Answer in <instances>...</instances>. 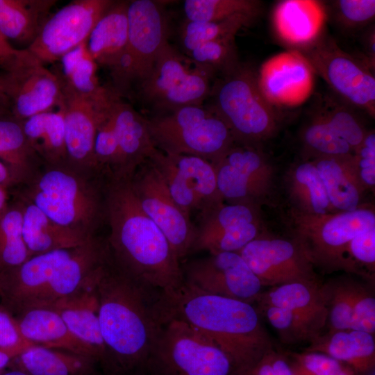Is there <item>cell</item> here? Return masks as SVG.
Listing matches in <instances>:
<instances>
[{
    "mask_svg": "<svg viewBox=\"0 0 375 375\" xmlns=\"http://www.w3.org/2000/svg\"><path fill=\"white\" fill-rule=\"evenodd\" d=\"M153 308L157 322H183L212 340L229 356L236 371L250 372L273 350L254 305L210 294L185 281L158 293Z\"/></svg>",
    "mask_w": 375,
    "mask_h": 375,
    "instance_id": "1",
    "label": "cell"
},
{
    "mask_svg": "<svg viewBox=\"0 0 375 375\" xmlns=\"http://www.w3.org/2000/svg\"><path fill=\"white\" fill-rule=\"evenodd\" d=\"M130 180L108 178L105 185L110 256L124 273L154 293L177 288L184 281L180 260L141 208Z\"/></svg>",
    "mask_w": 375,
    "mask_h": 375,
    "instance_id": "2",
    "label": "cell"
},
{
    "mask_svg": "<svg viewBox=\"0 0 375 375\" xmlns=\"http://www.w3.org/2000/svg\"><path fill=\"white\" fill-rule=\"evenodd\" d=\"M100 329L108 355L107 375L144 373L158 323L154 293L120 269L108 252L96 285Z\"/></svg>",
    "mask_w": 375,
    "mask_h": 375,
    "instance_id": "3",
    "label": "cell"
},
{
    "mask_svg": "<svg viewBox=\"0 0 375 375\" xmlns=\"http://www.w3.org/2000/svg\"><path fill=\"white\" fill-rule=\"evenodd\" d=\"M100 175L69 163L44 165L12 192L59 225L90 238L105 219V185L97 179Z\"/></svg>",
    "mask_w": 375,
    "mask_h": 375,
    "instance_id": "4",
    "label": "cell"
},
{
    "mask_svg": "<svg viewBox=\"0 0 375 375\" xmlns=\"http://www.w3.org/2000/svg\"><path fill=\"white\" fill-rule=\"evenodd\" d=\"M205 104L231 131L235 142L259 145L278 132L280 116L258 85L257 72L240 64L216 78Z\"/></svg>",
    "mask_w": 375,
    "mask_h": 375,
    "instance_id": "5",
    "label": "cell"
},
{
    "mask_svg": "<svg viewBox=\"0 0 375 375\" xmlns=\"http://www.w3.org/2000/svg\"><path fill=\"white\" fill-rule=\"evenodd\" d=\"M284 220L312 266L326 272L344 270L346 251L358 233L375 227V212L367 204L352 211L308 214L291 207Z\"/></svg>",
    "mask_w": 375,
    "mask_h": 375,
    "instance_id": "6",
    "label": "cell"
},
{
    "mask_svg": "<svg viewBox=\"0 0 375 375\" xmlns=\"http://www.w3.org/2000/svg\"><path fill=\"white\" fill-rule=\"evenodd\" d=\"M154 147L214 165L235 142L224 122L206 105L187 106L146 118Z\"/></svg>",
    "mask_w": 375,
    "mask_h": 375,
    "instance_id": "7",
    "label": "cell"
},
{
    "mask_svg": "<svg viewBox=\"0 0 375 375\" xmlns=\"http://www.w3.org/2000/svg\"><path fill=\"white\" fill-rule=\"evenodd\" d=\"M215 75L210 67L196 62L168 42L160 51L149 76L134 91L153 115H161L203 104Z\"/></svg>",
    "mask_w": 375,
    "mask_h": 375,
    "instance_id": "8",
    "label": "cell"
},
{
    "mask_svg": "<svg viewBox=\"0 0 375 375\" xmlns=\"http://www.w3.org/2000/svg\"><path fill=\"white\" fill-rule=\"evenodd\" d=\"M158 328L144 373L151 375H231L229 356L190 325L175 319Z\"/></svg>",
    "mask_w": 375,
    "mask_h": 375,
    "instance_id": "9",
    "label": "cell"
},
{
    "mask_svg": "<svg viewBox=\"0 0 375 375\" xmlns=\"http://www.w3.org/2000/svg\"><path fill=\"white\" fill-rule=\"evenodd\" d=\"M127 45L118 65L110 72L111 90L119 97L131 94L151 72L162 48L168 43L169 25L156 1H129Z\"/></svg>",
    "mask_w": 375,
    "mask_h": 375,
    "instance_id": "10",
    "label": "cell"
},
{
    "mask_svg": "<svg viewBox=\"0 0 375 375\" xmlns=\"http://www.w3.org/2000/svg\"><path fill=\"white\" fill-rule=\"evenodd\" d=\"M217 186L228 203H271L275 170L259 145L235 143L214 165Z\"/></svg>",
    "mask_w": 375,
    "mask_h": 375,
    "instance_id": "11",
    "label": "cell"
},
{
    "mask_svg": "<svg viewBox=\"0 0 375 375\" xmlns=\"http://www.w3.org/2000/svg\"><path fill=\"white\" fill-rule=\"evenodd\" d=\"M299 51L331 88L348 104L375 116V78L370 67L321 37Z\"/></svg>",
    "mask_w": 375,
    "mask_h": 375,
    "instance_id": "12",
    "label": "cell"
},
{
    "mask_svg": "<svg viewBox=\"0 0 375 375\" xmlns=\"http://www.w3.org/2000/svg\"><path fill=\"white\" fill-rule=\"evenodd\" d=\"M0 90L20 120L58 109L62 98L57 76L26 48L8 70L0 73Z\"/></svg>",
    "mask_w": 375,
    "mask_h": 375,
    "instance_id": "13",
    "label": "cell"
},
{
    "mask_svg": "<svg viewBox=\"0 0 375 375\" xmlns=\"http://www.w3.org/2000/svg\"><path fill=\"white\" fill-rule=\"evenodd\" d=\"M162 174L171 196L190 217L223 203L214 165L194 156L167 154L156 149L149 158Z\"/></svg>",
    "mask_w": 375,
    "mask_h": 375,
    "instance_id": "14",
    "label": "cell"
},
{
    "mask_svg": "<svg viewBox=\"0 0 375 375\" xmlns=\"http://www.w3.org/2000/svg\"><path fill=\"white\" fill-rule=\"evenodd\" d=\"M130 183L141 208L164 233L178 259L190 253L196 228L173 199L154 164L149 159L144 162Z\"/></svg>",
    "mask_w": 375,
    "mask_h": 375,
    "instance_id": "15",
    "label": "cell"
},
{
    "mask_svg": "<svg viewBox=\"0 0 375 375\" xmlns=\"http://www.w3.org/2000/svg\"><path fill=\"white\" fill-rule=\"evenodd\" d=\"M112 0H74L50 15L26 48L44 65L54 64L85 42Z\"/></svg>",
    "mask_w": 375,
    "mask_h": 375,
    "instance_id": "16",
    "label": "cell"
},
{
    "mask_svg": "<svg viewBox=\"0 0 375 375\" xmlns=\"http://www.w3.org/2000/svg\"><path fill=\"white\" fill-rule=\"evenodd\" d=\"M261 208L223 203L200 215L190 253L238 252L253 240L268 233Z\"/></svg>",
    "mask_w": 375,
    "mask_h": 375,
    "instance_id": "17",
    "label": "cell"
},
{
    "mask_svg": "<svg viewBox=\"0 0 375 375\" xmlns=\"http://www.w3.org/2000/svg\"><path fill=\"white\" fill-rule=\"evenodd\" d=\"M184 281L212 294L254 304L262 285L237 252L210 253L181 265Z\"/></svg>",
    "mask_w": 375,
    "mask_h": 375,
    "instance_id": "18",
    "label": "cell"
},
{
    "mask_svg": "<svg viewBox=\"0 0 375 375\" xmlns=\"http://www.w3.org/2000/svg\"><path fill=\"white\" fill-rule=\"evenodd\" d=\"M238 253L262 287L295 281H318L314 267L293 239L261 235Z\"/></svg>",
    "mask_w": 375,
    "mask_h": 375,
    "instance_id": "19",
    "label": "cell"
},
{
    "mask_svg": "<svg viewBox=\"0 0 375 375\" xmlns=\"http://www.w3.org/2000/svg\"><path fill=\"white\" fill-rule=\"evenodd\" d=\"M314 74L303 55L291 49L266 60L257 72V78L262 93L274 107L294 106L310 96Z\"/></svg>",
    "mask_w": 375,
    "mask_h": 375,
    "instance_id": "20",
    "label": "cell"
},
{
    "mask_svg": "<svg viewBox=\"0 0 375 375\" xmlns=\"http://www.w3.org/2000/svg\"><path fill=\"white\" fill-rule=\"evenodd\" d=\"M105 97L92 100L62 88V98L58 108L62 111L64 118L68 163L76 168L97 172L94 147L98 106Z\"/></svg>",
    "mask_w": 375,
    "mask_h": 375,
    "instance_id": "21",
    "label": "cell"
},
{
    "mask_svg": "<svg viewBox=\"0 0 375 375\" xmlns=\"http://www.w3.org/2000/svg\"><path fill=\"white\" fill-rule=\"evenodd\" d=\"M115 119L117 149L108 178L131 179L157 149L151 140L146 118L119 97L115 101Z\"/></svg>",
    "mask_w": 375,
    "mask_h": 375,
    "instance_id": "22",
    "label": "cell"
},
{
    "mask_svg": "<svg viewBox=\"0 0 375 375\" xmlns=\"http://www.w3.org/2000/svg\"><path fill=\"white\" fill-rule=\"evenodd\" d=\"M98 278L75 294L58 300L48 308L57 312L72 333L90 349L106 373L108 355L98 317Z\"/></svg>",
    "mask_w": 375,
    "mask_h": 375,
    "instance_id": "23",
    "label": "cell"
},
{
    "mask_svg": "<svg viewBox=\"0 0 375 375\" xmlns=\"http://www.w3.org/2000/svg\"><path fill=\"white\" fill-rule=\"evenodd\" d=\"M326 15L323 3L317 1H281L273 12L274 28L284 43L301 50L322 37Z\"/></svg>",
    "mask_w": 375,
    "mask_h": 375,
    "instance_id": "24",
    "label": "cell"
},
{
    "mask_svg": "<svg viewBox=\"0 0 375 375\" xmlns=\"http://www.w3.org/2000/svg\"><path fill=\"white\" fill-rule=\"evenodd\" d=\"M129 1H114L96 23L85 41L88 51L98 66L111 72L125 51L128 35Z\"/></svg>",
    "mask_w": 375,
    "mask_h": 375,
    "instance_id": "25",
    "label": "cell"
},
{
    "mask_svg": "<svg viewBox=\"0 0 375 375\" xmlns=\"http://www.w3.org/2000/svg\"><path fill=\"white\" fill-rule=\"evenodd\" d=\"M14 317L22 337L33 346L66 350L96 360L90 349L72 333L54 310L31 308Z\"/></svg>",
    "mask_w": 375,
    "mask_h": 375,
    "instance_id": "26",
    "label": "cell"
},
{
    "mask_svg": "<svg viewBox=\"0 0 375 375\" xmlns=\"http://www.w3.org/2000/svg\"><path fill=\"white\" fill-rule=\"evenodd\" d=\"M309 343L306 351L324 353L350 367L356 375L374 372L375 340L373 334L353 329L327 331Z\"/></svg>",
    "mask_w": 375,
    "mask_h": 375,
    "instance_id": "27",
    "label": "cell"
},
{
    "mask_svg": "<svg viewBox=\"0 0 375 375\" xmlns=\"http://www.w3.org/2000/svg\"><path fill=\"white\" fill-rule=\"evenodd\" d=\"M256 303L291 310L321 333L326 325V302L318 281H295L271 287L261 293Z\"/></svg>",
    "mask_w": 375,
    "mask_h": 375,
    "instance_id": "28",
    "label": "cell"
},
{
    "mask_svg": "<svg viewBox=\"0 0 375 375\" xmlns=\"http://www.w3.org/2000/svg\"><path fill=\"white\" fill-rule=\"evenodd\" d=\"M14 196L22 203L23 238L31 257L57 249L76 247L93 238H87L59 225L33 203Z\"/></svg>",
    "mask_w": 375,
    "mask_h": 375,
    "instance_id": "29",
    "label": "cell"
},
{
    "mask_svg": "<svg viewBox=\"0 0 375 375\" xmlns=\"http://www.w3.org/2000/svg\"><path fill=\"white\" fill-rule=\"evenodd\" d=\"M310 160L314 162L328 199L336 211H352L366 204L362 202L366 190L356 173L352 154Z\"/></svg>",
    "mask_w": 375,
    "mask_h": 375,
    "instance_id": "30",
    "label": "cell"
},
{
    "mask_svg": "<svg viewBox=\"0 0 375 375\" xmlns=\"http://www.w3.org/2000/svg\"><path fill=\"white\" fill-rule=\"evenodd\" d=\"M98 365L90 356L33 346L14 357L8 368L29 375H98Z\"/></svg>",
    "mask_w": 375,
    "mask_h": 375,
    "instance_id": "31",
    "label": "cell"
},
{
    "mask_svg": "<svg viewBox=\"0 0 375 375\" xmlns=\"http://www.w3.org/2000/svg\"><path fill=\"white\" fill-rule=\"evenodd\" d=\"M0 161L8 169L14 187L27 183L43 165L27 140L22 120L10 110L0 111Z\"/></svg>",
    "mask_w": 375,
    "mask_h": 375,
    "instance_id": "32",
    "label": "cell"
},
{
    "mask_svg": "<svg viewBox=\"0 0 375 375\" xmlns=\"http://www.w3.org/2000/svg\"><path fill=\"white\" fill-rule=\"evenodd\" d=\"M283 183L290 207L314 215L338 212L332 206L312 160L292 164L283 176Z\"/></svg>",
    "mask_w": 375,
    "mask_h": 375,
    "instance_id": "33",
    "label": "cell"
},
{
    "mask_svg": "<svg viewBox=\"0 0 375 375\" xmlns=\"http://www.w3.org/2000/svg\"><path fill=\"white\" fill-rule=\"evenodd\" d=\"M56 0H0V33L27 47L50 16ZM26 47V48H27Z\"/></svg>",
    "mask_w": 375,
    "mask_h": 375,
    "instance_id": "34",
    "label": "cell"
},
{
    "mask_svg": "<svg viewBox=\"0 0 375 375\" xmlns=\"http://www.w3.org/2000/svg\"><path fill=\"white\" fill-rule=\"evenodd\" d=\"M51 70L58 78L62 88L92 100L105 97L110 88L101 85L98 65L87 49L85 42L67 52Z\"/></svg>",
    "mask_w": 375,
    "mask_h": 375,
    "instance_id": "35",
    "label": "cell"
},
{
    "mask_svg": "<svg viewBox=\"0 0 375 375\" xmlns=\"http://www.w3.org/2000/svg\"><path fill=\"white\" fill-rule=\"evenodd\" d=\"M27 140L44 165L68 163L62 111L42 112L22 120Z\"/></svg>",
    "mask_w": 375,
    "mask_h": 375,
    "instance_id": "36",
    "label": "cell"
},
{
    "mask_svg": "<svg viewBox=\"0 0 375 375\" xmlns=\"http://www.w3.org/2000/svg\"><path fill=\"white\" fill-rule=\"evenodd\" d=\"M31 257L22 233V208L14 196L0 214V272L16 267Z\"/></svg>",
    "mask_w": 375,
    "mask_h": 375,
    "instance_id": "37",
    "label": "cell"
},
{
    "mask_svg": "<svg viewBox=\"0 0 375 375\" xmlns=\"http://www.w3.org/2000/svg\"><path fill=\"white\" fill-rule=\"evenodd\" d=\"M301 140L306 158L345 156L353 152L351 147L316 111L303 126Z\"/></svg>",
    "mask_w": 375,
    "mask_h": 375,
    "instance_id": "38",
    "label": "cell"
},
{
    "mask_svg": "<svg viewBox=\"0 0 375 375\" xmlns=\"http://www.w3.org/2000/svg\"><path fill=\"white\" fill-rule=\"evenodd\" d=\"M256 18L248 15L238 14L216 22H197L186 19L181 29V41L184 49L190 53L205 42L235 36L242 28L250 25Z\"/></svg>",
    "mask_w": 375,
    "mask_h": 375,
    "instance_id": "39",
    "label": "cell"
},
{
    "mask_svg": "<svg viewBox=\"0 0 375 375\" xmlns=\"http://www.w3.org/2000/svg\"><path fill=\"white\" fill-rule=\"evenodd\" d=\"M356 280L340 277L322 284L327 310L328 331L351 329Z\"/></svg>",
    "mask_w": 375,
    "mask_h": 375,
    "instance_id": "40",
    "label": "cell"
},
{
    "mask_svg": "<svg viewBox=\"0 0 375 375\" xmlns=\"http://www.w3.org/2000/svg\"><path fill=\"white\" fill-rule=\"evenodd\" d=\"M186 19L197 22L224 20L238 14L258 17L261 2L256 0H185Z\"/></svg>",
    "mask_w": 375,
    "mask_h": 375,
    "instance_id": "41",
    "label": "cell"
},
{
    "mask_svg": "<svg viewBox=\"0 0 375 375\" xmlns=\"http://www.w3.org/2000/svg\"><path fill=\"white\" fill-rule=\"evenodd\" d=\"M317 112L354 150L361 144L367 131L350 105L325 97Z\"/></svg>",
    "mask_w": 375,
    "mask_h": 375,
    "instance_id": "42",
    "label": "cell"
},
{
    "mask_svg": "<svg viewBox=\"0 0 375 375\" xmlns=\"http://www.w3.org/2000/svg\"><path fill=\"white\" fill-rule=\"evenodd\" d=\"M256 308L276 331L283 342H310L322 334L309 322L291 310L269 305H258Z\"/></svg>",
    "mask_w": 375,
    "mask_h": 375,
    "instance_id": "43",
    "label": "cell"
},
{
    "mask_svg": "<svg viewBox=\"0 0 375 375\" xmlns=\"http://www.w3.org/2000/svg\"><path fill=\"white\" fill-rule=\"evenodd\" d=\"M235 38L226 37L201 44L188 53L189 57L210 67L219 76L227 75L241 64Z\"/></svg>",
    "mask_w": 375,
    "mask_h": 375,
    "instance_id": "44",
    "label": "cell"
},
{
    "mask_svg": "<svg viewBox=\"0 0 375 375\" xmlns=\"http://www.w3.org/2000/svg\"><path fill=\"white\" fill-rule=\"evenodd\" d=\"M344 271L372 280L375 271V227L356 235L349 243Z\"/></svg>",
    "mask_w": 375,
    "mask_h": 375,
    "instance_id": "45",
    "label": "cell"
},
{
    "mask_svg": "<svg viewBox=\"0 0 375 375\" xmlns=\"http://www.w3.org/2000/svg\"><path fill=\"white\" fill-rule=\"evenodd\" d=\"M332 8L336 21L348 29L361 28L375 17L374 0H338Z\"/></svg>",
    "mask_w": 375,
    "mask_h": 375,
    "instance_id": "46",
    "label": "cell"
},
{
    "mask_svg": "<svg viewBox=\"0 0 375 375\" xmlns=\"http://www.w3.org/2000/svg\"><path fill=\"white\" fill-rule=\"evenodd\" d=\"M290 357L295 375H331L345 366L324 353L315 351L291 353Z\"/></svg>",
    "mask_w": 375,
    "mask_h": 375,
    "instance_id": "47",
    "label": "cell"
},
{
    "mask_svg": "<svg viewBox=\"0 0 375 375\" xmlns=\"http://www.w3.org/2000/svg\"><path fill=\"white\" fill-rule=\"evenodd\" d=\"M351 329L374 335L375 298L373 292L365 285L356 280L354 303Z\"/></svg>",
    "mask_w": 375,
    "mask_h": 375,
    "instance_id": "48",
    "label": "cell"
},
{
    "mask_svg": "<svg viewBox=\"0 0 375 375\" xmlns=\"http://www.w3.org/2000/svg\"><path fill=\"white\" fill-rule=\"evenodd\" d=\"M352 162L363 188L374 190L375 187V133L367 131L361 144L352 153Z\"/></svg>",
    "mask_w": 375,
    "mask_h": 375,
    "instance_id": "49",
    "label": "cell"
},
{
    "mask_svg": "<svg viewBox=\"0 0 375 375\" xmlns=\"http://www.w3.org/2000/svg\"><path fill=\"white\" fill-rule=\"evenodd\" d=\"M31 347L22 337L15 317L0 306V350L17 356Z\"/></svg>",
    "mask_w": 375,
    "mask_h": 375,
    "instance_id": "50",
    "label": "cell"
},
{
    "mask_svg": "<svg viewBox=\"0 0 375 375\" xmlns=\"http://www.w3.org/2000/svg\"><path fill=\"white\" fill-rule=\"evenodd\" d=\"M21 49H15L0 33V71L8 70L17 60Z\"/></svg>",
    "mask_w": 375,
    "mask_h": 375,
    "instance_id": "51",
    "label": "cell"
},
{
    "mask_svg": "<svg viewBox=\"0 0 375 375\" xmlns=\"http://www.w3.org/2000/svg\"><path fill=\"white\" fill-rule=\"evenodd\" d=\"M268 357L274 375H295L290 361L285 356L272 350Z\"/></svg>",
    "mask_w": 375,
    "mask_h": 375,
    "instance_id": "52",
    "label": "cell"
},
{
    "mask_svg": "<svg viewBox=\"0 0 375 375\" xmlns=\"http://www.w3.org/2000/svg\"><path fill=\"white\" fill-rule=\"evenodd\" d=\"M268 353L265 355L250 372L251 375H274L269 360Z\"/></svg>",
    "mask_w": 375,
    "mask_h": 375,
    "instance_id": "53",
    "label": "cell"
},
{
    "mask_svg": "<svg viewBox=\"0 0 375 375\" xmlns=\"http://www.w3.org/2000/svg\"><path fill=\"white\" fill-rule=\"evenodd\" d=\"M11 174L7 167L0 161V187L10 190L14 188Z\"/></svg>",
    "mask_w": 375,
    "mask_h": 375,
    "instance_id": "54",
    "label": "cell"
},
{
    "mask_svg": "<svg viewBox=\"0 0 375 375\" xmlns=\"http://www.w3.org/2000/svg\"><path fill=\"white\" fill-rule=\"evenodd\" d=\"M367 38V49L368 50L369 56L370 57V62L374 66V58H375V44H374V31L371 32Z\"/></svg>",
    "mask_w": 375,
    "mask_h": 375,
    "instance_id": "55",
    "label": "cell"
},
{
    "mask_svg": "<svg viewBox=\"0 0 375 375\" xmlns=\"http://www.w3.org/2000/svg\"><path fill=\"white\" fill-rule=\"evenodd\" d=\"M15 356L12 353L0 350V370L6 369L12 359Z\"/></svg>",
    "mask_w": 375,
    "mask_h": 375,
    "instance_id": "56",
    "label": "cell"
},
{
    "mask_svg": "<svg viewBox=\"0 0 375 375\" xmlns=\"http://www.w3.org/2000/svg\"><path fill=\"white\" fill-rule=\"evenodd\" d=\"M9 190L0 187V214L4 210L9 203Z\"/></svg>",
    "mask_w": 375,
    "mask_h": 375,
    "instance_id": "57",
    "label": "cell"
},
{
    "mask_svg": "<svg viewBox=\"0 0 375 375\" xmlns=\"http://www.w3.org/2000/svg\"><path fill=\"white\" fill-rule=\"evenodd\" d=\"M6 110H10L9 104L5 95L0 90V111Z\"/></svg>",
    "mask_w": 375,
    "mask_h": 375,
    "instance_id": "58",
    "label": "cell"
},
{
    "mask_svg": "<svg viewBox=\"0 0 375 375\" xmlns=\"http://www.w3.org/2000/svg\"><path fill=\"white\" fill-rule=\"evenodd\" d=\"M1 375H29L28 374L17 369H9L4 370Z\"/></svg>",
    "mask_w": 375,
    "mask_h": 375,
    "instance_id": "59",
    "label": "cell"
},
{
    "mask_svg": "<svg viewBox=\"0 0 375 375\" xmlns=\"http://www.w3.org/2000/svg\"><path fill=\"white\" fill-rule=\"evenodd\" d=\"M231 375H251L250 372L235 371Z\"/></svg>",
    "mask_w": 375,
    "mask_h": 375,
    "instance_id": "60",
    "label": "cell"
},
{
    "mask_svg": "<svg viewBox=\"0 0 375 375\" xmlns=\"http://www.w3.org/2000/svg\"><path fill=\"white\" fill-rule=\"evenodd\" d=\"M139 375H151V374H148V373H142V374H139Z\"/></svg>",
    "mask_w": 375,
    "mask_h": 375,
    "instance_id": "61",
    "label": "cell"
},
{
    "mask_svg": "<svg viewBox=\"0 0 375 375\" xmlns=\"http://www.w3.org/2000/svg\"><path fill=\"white\" fill-rule=\"evenodd\" d=\"M6 370V369H5ZM4 370H0V375L3 372Z\"/></svg>",
    "mask_w": 375,
    "mask_h": 375,
    "instance_id": "62",
    "label": "cell"
}]
</instances>
